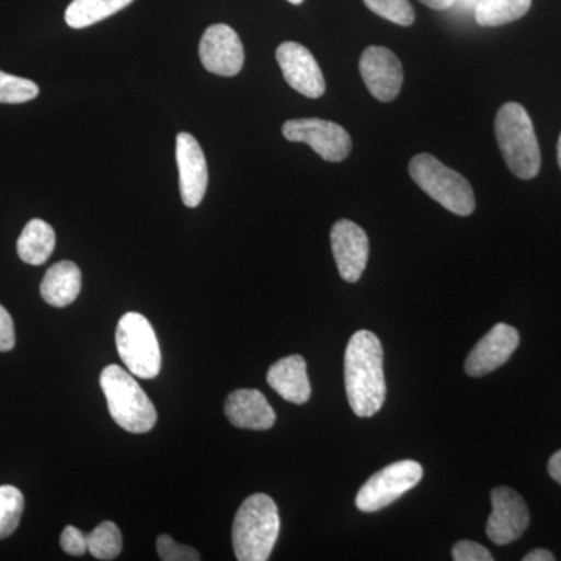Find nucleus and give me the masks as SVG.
Wrapping results in <instances>:
<instances>
[{"label": "nucleus", "instance_id": "obj_1", "mask_svg": "<svg viewBox=\"0 0 561 561\" xmlns=\"http://www.w3.org/2000/svg\"><path fill=\"white\" fill-rule=\"evenodd\" d=\"M345 387L351 409L357 416L370 419L381 411L387 394L383 350L378 335L370 331H357L350 339L345 353Z\"/></svg>", "mask_w": 561, "mask_h": 561}, {"label": "nucleus", "instance_id": "obj_2", "mask_svg": "<svg viewBox=\"0 0 561 561\" xmlns=\"http://www.w3.org/2000/svg\"><path fill=\"white\" fill-rule=\"evenodd\" d=\"M278 507L271 496L256 493L247 497L232 523V548L239 561L271 559L279 535Z\"/></svg>", "mask_w": 561, "mask_h": 561}, {"label": "nucleus", "instance_id": "obj_3", "mask_svg": "<svg viewBox=\"0 0 561 561\" xmlns=\"http://www.w3.org/2000/svg\"><path fill=\"white\" fill-rule=\"evenodd\" d=\"M494 131L508 169L518 179H535L541 168L540 146L534 124L524 106L516 102L505 103L497 111Z\"/></svg>", "mask_w": 561, "mask_h": 561}, {"label": "nucleus", "instance_id": "obj_4", "mask_svg": "<svg viewBox=\"0 0 561 561\" xmlns=\"http://www.w3.org/2000/svg\"><path fill=\"white\" fill-rule=\"evenodd\" d=\"M101 387L108 402L111 419L122 430L131 434H146L153 430L158 420L157 409L131 373L119 365H108L103 368Z\"/></svg>", "mask_w": 561, "mask_h": 561}, {"label": "nucleus", "instance_id": "obj_5", "mask_svg": "<svg viewBox=\"0 0 561 561\" xmlns=\"http://www.w3.org/2000/svg\"><path fill=\"white\" fill-rule=\"evenodd\" d=\"M409 173L421 190L456 216L467 217L476 209L474 191L468 180L432 154L412 158Z\"/></svg>", "mask_w": 561, "mask_h": 561}, {"label": "nucleus", "instance_id": "obj_6", "mask_svg": "<svg viewBox=\"0 0 561 561\" xmlns=\"http://www.w3.org/2000/svg\"><path fill=\"white\" fill-rule=\"evenodd\" d=\"M116 346L125 367L136 378L153 379L160 375V342L146 317L138 312L125 313L117 324Z\"/></svg>", "mask_w": 561, "mask_h": 561}, {"label": "nucleus", "instance_id": "obj_7", "mask_svg": "<svg viewBox=\"0 0 561 561\" xmlns=\"http://www.w3.org/2000/svg\"><path fill=\"white\" fill-rule=\"evenodd\" d=\"M423 479V467L415 460L394 461L371 476L356 496L360 512L373 513L389 507Z\"/></svg>", "mask_w": 561, "mask_h": 561}, {"label": "nucleus", "instance_id": "obj_8", "mask_svg": "<svg viewBox=\"0 0 561 561\" xmlns=\"http://www.w3.org/2000/svg\"><path fill=\"white\" fill-rule=\"evenodd\" d=\"M283 135L290 142L308 144L324 161L341 162L351 151L348 131L335 122L316 117L287 121L283 125Z\"/></svg>", "mask_w": 561, "mask_h": 561}, {"label": "nucleus", "instance_id": "obj_9", "mask_svg": "<svg viewBox=\"0 0 561 561\" xmlns=\"http://www.w3.org/2000/svg\"><path fill=\"white\" fill-rule=\"evenodd\" d=\"M491 515L486 535L494 545L505 546L518 540L529 527L530 516L526 502L508 486L491 491Z\"/></svg>", "mask_w": 561, "mask_h": 561}, {"label": "nucleus", "instance_id": "obj_10", "mask_svg": "<svg viewBox=\"0 0 561 561\" xmlns=\"http://www.w3.org/2000/svg\"><path fill=\"white\" fill-rule=\"evenodd\" d=\"M201 60L210 73L220 77L238 76L245 61V51L238 33L230 25H210L202 36Z\"/></svg>", "mask_w": 561, "mask_h": 561}, {"label": "nucleus", "instance_id": "obj_11", "mask_svg": "<svg viewBox=\"0 0 561 561\" xmlns=\"http://www.w3.org/2000/svg\"><path fill=\"white\" fill-rule=\"evenodd\" d=\"M331 247L342 279L346 283H357L367 267L370 254L367 232L354 221H335L331 230Z\"/></svg>", "mask_w": 561, "mask_h": 561}, {"label": "nucleus", "instance_id": "obj_12", "mask_svg": "<svg viewBox=\"0 0 561 561\" xmlns=\"http://www.w3.org/2000/svg\"><path fill=\"white\" fill-rule=\"evenodd\" d=\"M276 60L283 70L284 79L295 91L309 99H319L324 94L327 83L323 72L311 51L305 46L287 41L276 50Z\"/></svg>", "mask_w": 561, "mask_h": 561}, {"label": "nucleus", "instance_id": "obj_13", "mask_svg": "<svg viewBox=\"0 0 561 561\" xmlns=\"http://www.w3.org/2000/svg\"><path fill=\"white\" fill-rule=\"evenodd\" d=\"M360 76L373 98L391 102L400 94L402 80L401 61L386 47H367L360 57Z\"/></svg>", "mask_w": 561, "mask_h": 561}, {"label": "nucleus", "instance_id": "obj_14", "mask_svg": "<svg viewBox=\"0 0 561 561\" xmlns=\"http://www.w3.org/2000/svg\"><path fill=\"white\" fill-rule=\"evenodd\" d=\"M176 164L181 198L187 208H197L208 190V164L201 144L190 133L176 136Z\"/></svg>", "mask_w": 561, "mask_h": 561}, {"label": "nucleus", "instance_id": "obj_15", "mask_svg": "<svg viewBox=\"0 0 561 561\" xmlns=\"http://www.w3.org/2000/svg\"><path fill=\"white\" fill-rule=\"evenodd\" d=\"M519 334L511 324L497 323L479 341L465 362V371L472 378H481L497 370L515 353Z\"/></svg>", "mask_w": 561, "mask_h": 561}, {"label": "nucleus", "instance_id": "obj_16", "mask_svg": "<svg viewBox=\"0 0 561 561\" xmlns=\"http://www.w3.org/2000/svg\"><path fill=\"white\" fill-rule=\"evenodd\" d=\"M225 415L239 430L267 431L276 421V413L260 390H236L225 402Z\"/></svg>", "mask_w": 561, "mask_h": 561}, {"label": "nucleus", "instance_id": "obj_17", "mask_svg": "<svg viewBox=\"0 0 561 561\" xmlns=\"http://www.w3.org/2000/svg\"><path fill=\"white\" fill-rule=\"evenodd\" d=\"M267 382L280 398L294 404H305L311 398L308 365L298 354L273 364L267 373Z\"/></svg>", "mask_w": 561, "mask_h": 561}, {"label": "nucleus", "instance_id": "obj_18", "mask_svg": "<svg viewBox=\"0 0 561 561\" xmlns=\"http://www.w3.org/2000/svg\"><path fill=\"white\" fill-rule=\"evenodd\" d=\"M81 290V272L73 262L51 265L41 283V297L54 308H66L77 300Z\"/></svg>", "mask_w": 561, "mask_h": 561}, {"label": "nucleus", "instance_id": "obj_19", "mask_svg": "<svg viewBox=\"0 0 561 561\" xmlns=\"http://www.w3.org/2000/svg\"><path fill=\"white\" fill-rule=\"evenodd\" d=\"M55 242L54 228L47 221L33 219L18 239V254L25 264L41 265L54 253Z\"/></svg>", "mask_w": 561, "mask_h": 561}, {"label": "nucleus", "instance_id": "obj_20", "mask_svg": "<svg viewBox=\"0 0 561 561\" xmlns=\"http://www.w3.org/2000/svg\"><path fill=\"white\" fill-rule=\"evenodd\" d=\"M135 0H72L66 10L65 20L69 27L87 28L98 24L121 10L127 9Z\"/></svg>", "mask_w": 561, "mask_h": 561}, {"label": "nucleus", "instance_id": "obj_21", "mask_svg": "<svg viewBox=\"0 0 561 561\" xmlns=\"http://www.w3.org/2000/svg\"><path fill=\"white\" fill-rule=\"evenodd\" d=\"M530 5L531 0H479L474 9L476 22L482 27H500L522 20Z\"/></svg>", "mask_w": 561, "mask_h": 561}, {"label": "nucleus", "instance_id": "obj_22", "mask_svg": "<svg viewBox=\"0 0 561 561\" xmlns=\"http://www.w3.org/2000/svg\"><path fill=\"white\" fill-rule=\"evenodd\" d=\"M88 552L94 559L114 560L122 552V534L119 527L111 522H103L88 534Z\"/></svg>", "mask_w": 561, "mask_h": 561}, {"label": "nucleus", "instance_id": "obj_23", "mask_svg": "<svg viewBox=\"0 0 561 561\" xmlns=\"http://www.w3.org/2000/svg\"><path fill=\"white\" fill-rule=\"evenodd\" d=\"M24 513V496L13 485H0V540H5L20 527Z\"/></svg>", "mask_w": 561, "mask_h": 561}, {"label": "nucleus", "instance_id": "obj_24", "mask_svg": "<svg viewBox=\"0 0 561 561\" xmlns=\"http://www.w3.org/2000/svg\"><path fill=\"white\" fill-rule=\"evenodd\" d=\"M38 84L32 80L22 79V77L11 76V73L0 70V103H18L31 102L38 98Z\"/></svg>", "mask_w": 561, "mask_h": 561}, {"label": "nucleus", "instance_id": "obj_25", "mask_svg": "<svg viewBox=\"0 0 561 561\" xmlns=\"http://www.w3.org/2000/svg\"><path fill=\"white\" fill-rule=\"evenodd\" d=\"M364 2L373 13L401 27H409L415 22V11L409 0H364Z\"/></svg>", "mask_w": 561, "mask_h": 561}, {"label": "nucleus", "instance_id": "obj_26", "mask_svg": "<svg viewBox=\"0 0 561 561\" xmlns=\"http://www.w3.org/2000/svg\"><path fill=\"white\" fill-rule=\"evenodd\" d=\"M157 551L164 561H201V553L191 546H183L169 535H160L157 540Z\"/></svg>", "mask_w": 561, "mask_h": 561}, {"label": "nucleus", "instance_id": "obj_27", "mask_svg": "<svg viewBox=\"0 0 561 561\" xmlns=\"http://www.w3.org/2000/svg\"><path fill=\"white\" fill-rule=\"evenodd\" d=\"M453 559L456 561H491L493 556L479 542L463 540L454 545Z\"/></svg>", "mask_w": 561, "mask_h": 561}, {"label": "nucleus", "instance_id": "obj_28", "mask_svg": "<svg viewBox=\"0 0 561 561\" xmlns=\"http://www.w3.org/2000/svg\"><path fill=\"white\" fill-rule=\"evenodd\" d=\"M60 542L62 551L69 556L81 557L88 551V535L73 526L62 530Z\"/></svg>", "mask_w": 561, "mask_h": 561}, {"label": "nucleus", "instance_id": "obj_29", "mask_svg": "<svg viewBox=\"0 0 561 561\" xmlns=\"http://www.w3.org/2000/svg\"><path fill=\"white\" fill-rule=\"evenodd\" d=\"M16 337H14V324L13 319L9 311L0 305V351L7 353L14 348Z\"/></svg>", "mask_w": 561, "mask_h": 561}, {"label": "nucleus", "instance_id": "obj_30", "mask_svg": "<svg viewBox=\"0 0 561 561\" xmlns=\"http://www.w3.org/2000/svg\"><path fill=\"white\" fill-rule=\"evenodd\" d=\"M548 471L553 481L559 482L561 485V449L551 457L548 463Z\"/></svg>", "mask_w": 561, "mask_h": 561}, {"label": "nucleus", "instance_id": "obj_31", "mask_svg": "<svg viewBox=\"0 0 561 561\" xmlns=\"http://www.w3.org/2000/svg\"><path fill=\"white\" fill-rule=\"evenodd\" d=\"M524 561H553L556 557L552 556V552L546 551V549H535L527 553L523 559Z\"/></svg>", "mask_w": 561, "mask_h": 561}, {"label": "nucleus", "instance_id": "obj_32", "mask_svg": "<svg viewBox=\"0 0 561 561\" xmlns=\"http://www.w3.org/2000/svg\"><path fill=\"white\" fill-rule=\"evenodd\" d=\"M424 5L430 7L432 10H449L456 3V0H420Z\"/></svg>", "mask_w": 561, "mask_h": 561}, {"label": "nucleus", "instance_id": "obj_33", "mask_svg": "<svg viewBox=\"0 0 561 561\" xmlns=\"http://www.w3.org/2000/svg\"><path fill=\"white\" fill-rule=\"evenodd\" d=\"M557 151H559V165H560V169H561V135H560V140H559V149H557Z\"/></svg>", "mask_w": 561, "mask_h": 561}, {"label": "nucleus", "instance_id": "obj_34", "mask_svg": "<svg viewBox=\"0 0 561 561\" xmlns=\"http://www.w3.org/2000/svg\"><path fill=\"white\" fill-rule=\"evenodd\" d=\"M287 2L294 3V5H300L305 0H287Z\"/></svg>", "mask_w": 561, "mask_h": 561}]
</instances>
